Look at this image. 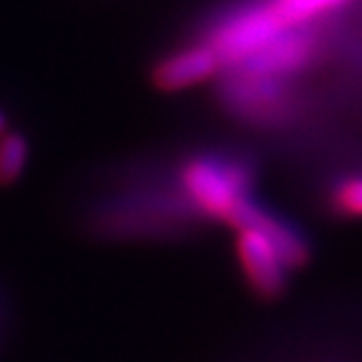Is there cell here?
I'll return each instance as SVG.
<instances>
[{
  "label": "cell",
  "mask_w": 362,
  "mask_h": 362,
  "mask_svg": "<svg viewBox=\"0 0 362 362\" xmlns=\"http://www.w3.org/2000/svg\"><path fill=\"white\" fill-rule=\"evenodd\" d=\"M5 129H7V120H5V113L0 111V134H3Z\"/></svg>",
  "instance_id": "cell-9"
},
{
  "label": "cell",
  "mask_w": 362,
  "mask_h": 362,
  "mask_svg": "<svg viewBox=\"0 0 362 362\" xmlns=\"http://www.w3.org/2000/svg\"><path fill=\"white\" fill-rule=\"evenodd\" d=\"M223 69L221 59L207 42H193V45L172 49L163 59H158L151 69V83L160 92H181L207 83Z\"/></svg>",
  "instance_id": "cell-3"
},
{
  "label": "cell",
  "mask_w": 362,
  "mask_h": 362,
  "mask_svg": "<svg viewBox=\"0 0 362 362\" xmlns=\"http://www.w3.org/2000/svg\"><path fill=\"white\" fill-rule=\"evenodd\" d=\"M235 255L243 275L247 278V285L262 299H275L282 294L287 282V269L269 238L255 228L235 230Z\"/></svg>",
  "instance_id": "cell-4"
},
{
  "label": "cell",
  "mask_w": 362,
  "mask_h": 362,
  "mask_svg": "<svg viewBox=\"0 0 362 362\" xmlns=\"http://www.w3.org/2000/svg\"><path fill=\"white\" fill-rule=\"evenodd\" d=\"M332 207L349 219H362V175L346 177L332 193Z\"/></svg>",
  "instance_id": "cell-8"
},
{
  "label": "cell",
  "mask_w": 362,
  "mask_h": 362,
  "mask_svg": "<svg viewBox=\"0 0 362 362\" xmlns=\"http://www.w3.org/2000/svg\"><path fill=\"white\" fill-rule=\"evenodd\" d=\"M179 184L191 209L228 226L252 200L250 172L221 156H191L179 168Z\"/></svg>",
  "instance_id": "cell-1"
},
{
  "label": "cell",
  "mask_w": 362,
  "mask_h": 362,
  "mask_svg": "<svg viewBox=\"0 0 362 362\" xmlns=\"http://www.w3.org/2000/svg\"><path fill=\"white\" fill-rule=\"evenodd\" d=\"M344 3L346 0H275L273 10L289 31V28L301 24V21H308L317 17V14L334 10V7Z\"/></svg>",
  "instance_id": "cell-7"
},
{
  "label": "cell",
  "mask_w": 362,
  "mask_h": 362,
  "mask_svg": "<svg viewBox=\"0 0 362 362\" xmlns=\"http://www.w3.org/2000/svg\"><path fill=\"white\" fill-rule=\"evenodd\" d=\"M28 156H31V146L24 134L12 129H5L0 134V186L17 184L28 165Z\"/></svg>",
  "instance_id": "cell-6"
},
{
  "label": "cell",
  "mask_w": 362,
  "mask_h": 362,
  "mask_svg": "<svg viewBox=\"0 0 362 362\" xmlns=\"http://www.w3.org/2000/svg\"><path fill=\"white\" fill-rule=\"evenodd\" d=\"M287 33L285 24L275 14L273 5H255L230 12L226 19L207 31L205 40L221 59L223 66L238 69Z\"/></svg>",
  "instance_id": "cell-2"
},
{
  "label": "cell",
  "mask_w": 362,
  "mask_h": 362,
  "mask_svg": "<svg viewBox=\"0 0 362 362\" xmlns=\"http://www.w3.org/2000/svg\"><path fill=\"white\" fill-rule=\"evenodd\" d=\"M230 228H255L262 235L269 238V243L280 255L282 264L287 271L303 269L310 259V245L306 243L299 230L289 226L287 221L278 219L275 214L266 212L264 207H259L255 200H250L247 205L240 209V214L235 216V221L230 223Z\"/></svg>",
  "instance_id": "cell-5"
}]
</instances>
